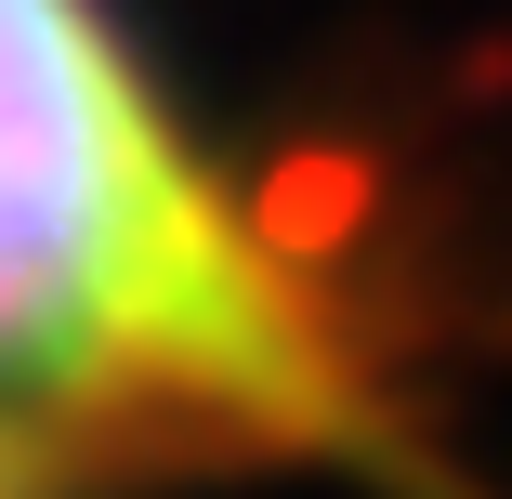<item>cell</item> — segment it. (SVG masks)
Segmentation results:
<instances>
[{
  "label": "cell",
  "instance_id": "1",
  "mask_svg": "<svg viewBox=\"0 0 512 499\" xmlns=\"http://www.w3.org/2000/svg\"><path fill=\"white\" fill-rule=\"evenodd\" d=\"M0 421H329V342L92 0H0Z\"/></svg>",
  "mask_w": 512,
  "mask_h": 499
}]
</instances>
